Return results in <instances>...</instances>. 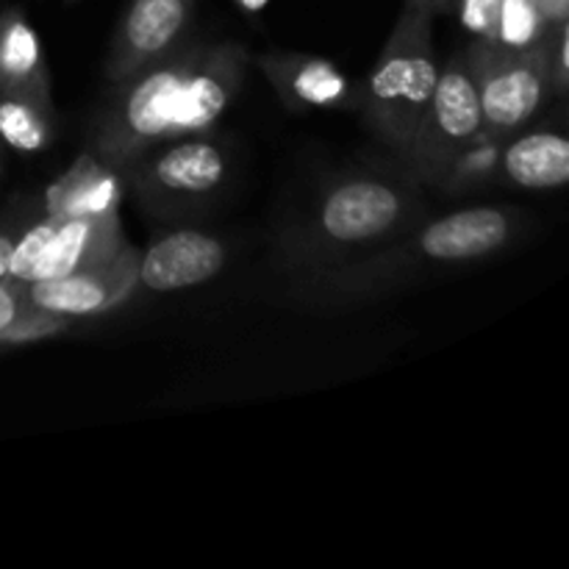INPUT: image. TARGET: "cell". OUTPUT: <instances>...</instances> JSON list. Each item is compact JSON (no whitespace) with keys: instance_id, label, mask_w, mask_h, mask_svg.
Wrapping results in <instances>:
<instances>
[{"instance_id":"cell-9","label":"cell","mask_w":569,"mask_h":569,"mask_svg":"<svg viewBox=\"0 0 569 569\" xmlns=\"http://www.w3.org/2000/svg\"><path fill=\"white\" fill-rule=\"evenodd\" d=\"M139 250L126 244L120 253L87 270L70 272L48 281L26 283V298L33 309L67 317H94L117 309L137 292Z\"/></svg>"},{"instance_id":"cell-21","label":"cell","mask_w":569,"mask_h":569,"mask_svg":"<svg viewBox=\"0 0 569 569\" xmlns=\"http://www.w3.org/2000/svg\"><path fill=\"white\" fill-rule=\"evenodd\" d=\"M567 42H569V31L565 20L559 22V26L550 28L548 33V78H550V87H553L559 94L567 92V81H569Z\"/></svg>"},{"instance_id":"cell-6","label":"cell","mask_w":569,"mask_h":569,"mask_svg":"<svg viewBox=\"0 0 569 569\" xmlns=\"http://www.w3.org/2000/svg\"><path fill=\"white\" fill-rule=\"evenodd\" d=\"M465 59L476 81L481 131L506 142L537 114L550 92L548 37L528 50H500L487 39H472Z\"/></svg>"},{"instance_id":"cell-16","label":"cell","mask_w":569,"mask_h":569,"mask_svg":"<svg viewBox=\"0 0 569 569\" xmlns=\"http://www.w3.org/2000/svg\"><path fill=\"white\" fill-rule=\"evenodd\" d=\"M53 103L0 89V142L17 153H42L53 144Z\"/></svg>"},{"instance_id":"cell-10","label":"cell","mask_w":569,"mask_h":569,"mask_svg":"<svg viewBox=\"0 0 569 569\" xmlns=\"http://www.w3.org/2000/svg\"><path fill=\"white\" fill-rule=\"evenodd\" d=\"M250 61L289 111H359V81L326 56L276 50Z\"/></svg>"},{"instance_id":"cell-22","label":"cell","mask_w":569,"mask_h":569,"mask_svg":"<svg viewBox=\"0 0 569 569\" xmlns=\"http://www.w3.org/2000/svg\"><path fill=\"white\" fill-rule=\"evenodd\" d=\"M28 222L22 220V217H17V220H0V278L9 276L11 270V253H14V244L17 239H20L22 228H26Z\"/></svg>"},{"instance_id":"cell-7","label":"cell","mask_w":569,"mask_h":569,"mask_svg":"<svg viewBox=\"0 0 569 569\" xmlns=\"http://www.w3.org/2000/svg\"><path fill=\"white\" fill-rule=\"evenodd\" d=\"M478 133H481V109H478L476 81L461 53L453 56L448 64H439L437 89L409 142L395 153V161L403 164L422 187L431 189L448 161Z\"/></svg>"},{"instance_id":"cell-13","label":"cell","mask_w":569,"mask_h":569,"mask_svg":"<svg viewBox=\"0 0 569 569\" xmlns=\"http://www.w3.org/2000/svg\"><path fill=\"white\" fill-rule=\"evenodd\" d=\"M126 244L120 214L100 217V220H59L53 217V231L33 264L31 281H48V278L87 270V267L120 253Z\"/></svg>"},{"instance_id":"cell-18","label":"cell","mask_w":569,"mask_h":569,"mask_svg":"<svg viewBox=\"0 0 569 569\" xmlns=\"http://www.w3.org/2000/svg\"><path fill=\"white\" fill-rule=\"evenodd\" d=\"M550 28L553 26L545 20L533 0H503L487 42H492L500 50H528L545 42Z\"/></svg>"},{"instance_id":"cell-1","label":"cell","mask_w":569,"mask_h":569,"mask_svg":"<svg viewBox=\"0 0 569 569\" xmlns=\"http://www.w3.org/2000/svg\"><path fill=\"white\" fill-rule=\"evenodd\" d=\"M248 64V50L237 42H183L111 87L92 128V153L120 172L156 144L211 133L242 92Z\"/></svg>"},{"instance_id":"cell-15","label":"cell","mask_w":569,"mask_h":569,"mask_svg":"<svg viewBox=\"0 0 569 569\" xmlns=\"http://www.w3.org/2000/svg\"><path fill=\"white\" fill-rule=\"evenodd\" d=\"M500 176L522 189H561L569 181V142L559 131H533L503 142Z\"/></svg>"},{"instance_id":"cell-17","label":"cell","mask_w":569,"mask_h":569,"mask_svg":"<svg viewBox=\"0 0 569 569\" xmlns=\"http://www.w3.org/2000/svg\"><path fill=\"white\" fill-rule=\"evenodd\" d=\"M500 150H503V139H492L481 131L448 161L431 189L445 194H470L472 189H481L483 183L500 176Z\"/></svg>"},{"instance_id":"cell-19","label":"cell","mask_w":569,"mask_h":569,"mask_svg":"<svg viewBox=\"0 0 569 569\" xmlns=\"http://www.w3.org/2000/svg\"><path fill=\"white\" fill-rule=\"evenodd\" d=\"M456 3H459V20L465 31L472 33V39H487L503 0H456Z\"/></svg>"},{"instance_id":"cell-5","label":"cell","mask_w":569,"mask_h":569,"mask_svg":"<svg viewBox=\"0 0 569 569\" xmlns=\"http://www.w3.org/2000/svg\"><path fill=\"white\" fill-rule=\"evenodd\" d=\"M228 172L226 148L211 133L170 139L120 167L126 192L156 217L198 209L226 187Z\"/></svg>"},{"instance_id":"cell-3","label":"cell","mask_w":569,"mask_h":569,"mask_svg":"<svg viewBox=\"0 0 569 569\" xmlns=\"http://www.w3.org/2000/svg\"><path fill=\"white\" fill-rule=\"evenodd\" d=\"M520 211L503 206H472L442 217H422L392 242L348 261L339 270L300 283L306 300L350 306L381 298L426 272L461 267L500 253L520 233Z\"/></svg>"},{"instance_id":"cell-11","label":"cell","mask_w":569,"mask_h":569,"mask_svg":"<svg viewBox=\"0 0 569 569\" xmlns=\"http://www.w3.org/2000/svg\"><path fill=\"white\" fill-rule=\"evenodd\" d=\"M226 244L214 233L178 228L156 239L137 261V287L148 292H178L211 281L226 267Z\"/></svg>"},{"instance_id":"cell-25","label":"cell","mask_w":569,"mask_h":569,"mask_svg":"<svg viewBox=\"0 0 569 569\" xmlns=\"http://www.w3.org/2000/svg\"><path fill=\"white\" fill-rule=\"evenodd\" d=\"M233 3H237L239 9L244 11V14L256 17V14H261V11L267 9V3H270V0H233Z\"/></svg>"},{"instance_id":"cell-24","label":"cell","mask_w":569,"mask_h":569,"mask_svg":"<svg viewBox=\"0 0 569 569\" xmlns=\"http://www.w3.org/2000/svg\"><path fill=\"white\" fill-rule=\"evenodd\" d=\"M409 3L422 6V9L431 11V14L437 17V14H445V11H448V9H453L456 0H409Z\"/></svg>"},{"instance_id":"cell-4","label":"cell","mask_w":569,"mask_h":569,"mask_svg":"<svg viewBox=\"0 0 569 569\" xmlns=\"http://www.w3.org/2000/svg\"><path fill=\"white\" fill-rule=\"evenodd\" d=\"M431 26V11L406 0L370 76L359 83L361 120L392 153L409 142L437 89L439 61Z\"/></svg>"},{"instance_id":"cell-26","label":"cell","mask_w":569,"mask_h":569,"mask_svg":"<svg viewBox=\"0 0 569 569\" xmlns=\"http://www.w3.org/2000/svg\"><path fill=\"white\" fill-rule=\"evenodd\" d=\"M0 170H3V142H0Z\"/></svg>"},{"instance_id":"cell-12","label":"cell","mask_w":569,"mask_h":569,"mask_svg":"<svg viewBox=\"0 0 569 569\" xmlns=\"http://www.w3.org/2000/svg\"><path fill=\"white\" fill-rule=\"evenodd\" d=\"M122 198L126 183L120 172L87 150L44 189L42 214L59 220H100L117 214Z\"/></svg>"},{"instance_id":"cell-14","label":"cell","mask_w":569,"mask_h":569,"mask_svg":"<svg viewBox=\"0 0 569 569\" xmlns=\"http://www.w3.org/2000/svg\"><path fill=\"white\" fill-rule=\"evenodd\" d=\"M0 89L53 103L42 39L20 6L0 11Z\"/></svg>"},{"instance_id":"cell-2","label":"cell","mask_w":569,"mask_h":569,"mask_svg":"<svg viewBox=\"0 0 569 569\" xmlns=\"http://www.w3.org/2000/svg\"><path fill=\"white\" fill-rule=\"evenodd\" d=\"M426 214V187L403 164L353 167L281 233L278 261L300 287L392 242Z\"/></svg>"},{"instance_id":"cell-20","label":"cell","mask_w":569,"mask_h":569,"mask_svg":"<svg viewBox=\"0 0 569 569\" xmlns=\"http://www.w3.org/2000/svg\"><path fill=\"white\" fill-rule=\"evenodd\" d=\"M28 309H31V303L26 298V283L14 281L11 276L0 278V348L6 342V333L17 326V320Z\"/></svg>"},{"instance_id":"cell-8","label":"cell","mask_w":569,"mask_h":569,"mask_svg":"<svg viewBox=\"0 0 569 569\" xmlns=\"http://www.w3.org/2000/svg\"><path fill=\"white\" fill-rule=\"evenodd\" d=\"M194 9L198 0H131L103 61L109 89L189 42Z\"/></svg>"},{"instance_id":"cell-23","label":"cell","mask_w":569,"mask_h":569,"mask_svg":"<svg viewBox=\"0 0 569 569\" xmlns=\"http://www.w3.org/2000/svg\"><path fill=\"white\" fill-rule=\"evenodd\" d=\"M533 3L539 6V11H542L550 26H559V22L567 20L569 0H533Z\"/></svg>"}]
</instances>
